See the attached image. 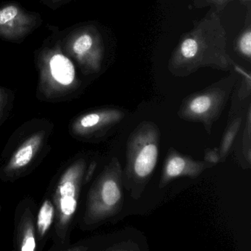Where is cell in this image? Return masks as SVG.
<instances>
[{"instance_id":"obj_1","label":"cell","mask_w":251,"mask_h":251,"mask_svg":"<svg viewBox=\"0 0 251 251\" xmlns=\"http://www.w3.org/2000/svg\"><path fill=\"white\" fill-rule=\"evenodd\" d=\"M220 14L210 10L182 36L168 63L173 76L187 77L204 67L226 72L239 69L227 53V33Z\"/></svg>"},{"instance_id":"obj_2","label":"cell","mask_w":251,"mask_h":251,"mask_svg":"<svg viewBox=\"0 0 251 251\" xmlns=\"http://www.w3.org/2000/svg\"><path fill=\"white\" fill-rule=\"evenodd\" d=\"M159 131L155 125L142 123L136 129L127 144V166L138 180L149 177L156 167L158 157Z\"/></svg>"},{"instance_id":"obj_3","label":"cell","mask_w":251,"mask_h":251,"mask_svg":"<svg viewBox=\"0 0 251 251\" xmlns=\"http://www.w3.org/2000/svg\"><path fill=\"white\" fill-rule=\"evenodd\" d=\"M66 50L86 74L99 73L101 70L105 47L95 25H85L75 30L67 39Z\"/></svg>"},{"instance_id":"obj_4","label":"cell","mask_w":251,"mask_h":251,"mask_svg":"<svg viewBox=\"0 0 251 251\" xmlns=\"http://www.w3.org/2000/svg\"><path fill=\"white\" fill-rule=\"evenodd\" d=\"M236 72L208 89L189 97L183 104V113L194 120H204L218 112L237 80Z\"/></svg>"},{"instance_id":"obj_5","label":"cell","mask_w":251,"mask_h":251,"mask_svg":"<svg viewBox=\"0 0 251 251\" xmlns=\"http://www.w3.org/2000/svg\"><path fill=\"white\" fill-rule=\"evenodd\" d=\"M39 67L42 77L63 87L72 86L76 80L74 64L63 53L58 44L45 49L39 55Z\"/></svg>"},{"instance_id":"obj_6","label":"cell","mask_w":251,"mask_h":251,"mask_svg":"<svg viewBox=\"0 0 251 251\" xmlns=\"http://www.w3.org/2000/svg\"><path fill=\"white\" fill-rule=\"evenodd\" d=\"M39 23L37 14L30 13L14 4L0 8V37L8 40L23 39Z\"/></svg>"},{"instance_id":"obj_7","label":"cell","mask_w":251,"mask_h":251,"mask_svg":"<svg viewBox=\"0 0 251 251\" xmlns=\"http://www.w3.org/2000/svg\"><path fill=\"white\" fill-rule=\"evenodd\" d=\"M121 170L118 162L114 163L113 171L101 183L99 191L98 210L102 215L117 213L123 203Z\"/></svg>"},{"instance_id":"obj_8","label":"cell","mask_w":251,"mask_h":251,"mask_svg":"<svg viewBox=\"0 0 251 251\" xmlns=\"http://www.w3.org/2000/svg\"><path fill=\"white\" fill-rule=\"evenodd\" d=\"M205 168L203 162L194 161L188 157L172 152L166 160L161 183L167 184L170 180L180 176H188L194 178L200 176Z\"/></svg>"},{"instance_id":"obj_9","label":"cell","mask_w":251,"mask_h":251,"mask_svg":"<svg viewBox=\"0 0 251 251\" xmlns=\"http://www.w3.org/2000/svg\"><path fill=\"white\" fill-rule=\"evenodd\" d=\"M236 50L240 56L247 61L251 59V7L248 8L246 21L241 33L236 40Z\"/></svg>"},{"instance_id":"obj_10","label":"cell","mask_w":251,"mask_h":251,"mask_svg":"<svg viewBox=\"0 0 251 251\" xmlns=\"http://www.w3.org/2000/svg\"><path fill=\"white\" fill-rule=\"evenodd\" d=\"M61 195V209L63 214L70 216L74 214L77 208V201L75 196V186L72 181H67L63 183L60 187Z\"/></svg>"},{"instance_id":"obj_11","label":"cell","mask_w":251,"mask_h":251,"mask_svg":"<svg viewBox=\"0 0 251 251\" xmlns=\"http://www.w3.org/2000/svg\"><path fill=\"white\" fill-rule=\"evenodd\" d=\"M54 208L52 202L46 201L44 202L38 216V227L41 234L44 235L50 228L53 220Z\"/></svg>"},{"instance_id":"obj_12","label":"cell","mask_w":251,"mask_h":251,"mask_svg":"<svg viewBox=\"0 0 251 251\" xmlns=\"http://www.w3.org/2000/svg\"><path fill=\"white\" fill-rule=\"evenodd\" d=\"M239 1L245 4L248 8L251 7V0H194L192 7L194 8H202L211 7V9L221 13L229 2Z\"/></svg>"},{"instance_id":"obj_13","label":"cell","mask_w":251,"mask_h":251,"mask_svg":"<svg viewBox=\"0 0 251 251\" xmlns=\"http://www.w3.org/2000/svg\"><path fill=\"white\" fill-rule=\"evenodd\" d=\"M241 119H236L227 129V132L223 137V142L221 144V148H220V158H226V155L228 152L230 147L232 146L235 137L237 134L238 130L240 127Z\"/></svg>"},{"instance_id":"obj_14","label":"cell","mask_w":251,"mask_h":251,"mask_svg":"<svg viewBox=\"0 0 251 251\" xmlns=\"http://www.w3.org/2000/svg\"><path fill=\"white\" fill-rule=\"evenodd\" d=\"M33 151L31 145H26L19 150L14 156V163L17 167H25L27 165L33 157Z\"/></svg>"},{"instance_id":"obj_15","label":"cell","mask_w":251,"mask_h":251,"mask_svg":"<svg viewBox=\"0 0 251 251\" xmlns=\"http://www.w3.org/2000/svg\"><path fill=\"white\" fill-rule=\"evenodd\" d=\"M36 248V242H35L34 237L32 235L31 231L28 233L25 236L23 247H22V251H33Z\"/></svg>"},{"instance_id":"obj_16","label":"cell","mask_w":251,"mask_h":251,"mask_svg":"<svg viewBox=\"0 0 251 251\" xmlns=\"http://www.w3.org/2000/svg\"><path fill=\"white\" fill-rule=\"evenodd\" d=\"M205 161L208 163H213V164H217L221 159L220 158V152L217 150H210L205 152Z\"/></svg>"},{"instance_id":"obj_17","label":"cell","mask_w":251,"mask_h":251,"mask_svg":"<svg viewBox=\"0 0 251 251\" xmlns=\"http://www.w3.org/2000/svg\"><path fill=\"white\" fill-rule=\"evenodd\" d=\"M51 2H52V3L55 4V3H59V2H64V1H65V0H50Z\"/></svg>"}]
</instances>
